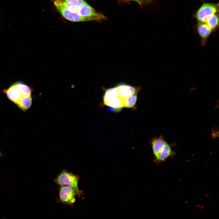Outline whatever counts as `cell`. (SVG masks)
I'll use <instances>...</instances> for the list:
<instances>
[{
  "mask_svg": "<svg viewBox=\"0 0 219 219\" xmlns=\"http://www.w3.org/2000/svg\"><path fill=\"white\" fill-rule=\"evenodd\" d=\"M14 84L19 90L23 96L31 95V90L27 85L21 82H17Z\"/></svg>",
  "mask_w": 219,
  "mask_h": 219,
  "instance_id": "14",
  "label": "cell"
},
{
  "mask_svg": "<svg viewBox=\"0 0 219 219\" xmlns=\"http://www.w3.org/2000/svg\"><path fill=\"white\" fill-rule=\"evenodd\" d=\"M218 5L204 3L197 11L196 16L198 23H204L210 16L218 12Z\"/></svg>",
  "mask_w": 219,
  "mask_h": 219,
  "instance_id": "2",
  "label": "cell"
},
{
  "mask_svg": "<svg viewBox=\"0 0 219 219\" xmlns=\"http://www.w3.org/2000/svg\"><path fill=\"white\" fill-rule=\"evenodd\" d=\"M116 87L119 92L120 97L122 99L137 93L138 91V89L134 87L125 84H119Z\"/></svg>",
  "mask_w": 219,
  "mask_h": 219,
  "instance_id": "9",
  "label": "cell"
},
{
  "mask_svg": "<svg viewBox=\"0 0 219 219\" xmlns=\"http://www.w3.org/2000/svg\"><path fill=\"white\" fill-rule=\"evenodd\" d=\"M218 16L217 13L214 14L210 17L204 23L207 26L213 31L218 24Z\"/></svg>",
  "mask_w": 219,
  "mask_h": 219,
  "instance_id": "15",
  "label": "cell"
},
{
  "mask_svg": "<svg viewBox=\"0 0 219 219\" xmlns=\"http://www.w3.org/2000/svg\"><path fill=\"white\" fill-rule=\"evenodd\" d=\"M137 98V93L123 99V107L131 108L134 107Z\"/></svg>",
  "mask_w": 219,
  "mask_h": 219,
  "instance_id": "13",
  "label": "cell"
},
{
  "mask_svg": "<svg viewBox=\"0 0 219 219\" xmlns=\"http://www.w3.org/2000/svg\"><path fill=\"white\" fill-rule=\"evenodd\" d=\"M76 195L80 196L75 189L69 186H61L60 189L59 199L64 204L73 205L75 202Z\"/></svg>",
  "mask_w": 219,
  "mask_h": 219,
  "instance_id": "4",
  "label": "cell"
},
{
  "mask_svg": "<svg viewBox=\"0 0 219 219\" xmlns=\"http://www.w3.org/2000/svg\"></svg>",
  "mask_w": 219,
  "mask_h": 219,
  "instance_id": "18",
  "label": "cell"
},
{
  "mask_svg": "<svg viewBox=\"0 0 219 219\" xmlns=\"http://www.w3.org/2000/svg\"><path fill=\"white\" fill-rule=\"evenodd\" d=\"M76 12L90 21H100L106 19L103 14L96 11L87 2L79 7Z\"/></svg>",
  "mask_w": 219,
  "mask_h": 219,
  "instance_id": "3",
  "label": "cell"
},
{
  "mask_svg": "<svg viewBox=\"0 0 219 219\" xmlns=\"http://www.w3.org/2000/svg\"><path fill=\"white\" fill-rule=\"evenodd\" d=\"M143 3H148L151 2L152 0H142Z\"/></svg>",
  "mask_w": 219,
  "mask_h": 219,
  "instance_id": "17",
  "label": "cell"
},
{
  "mask_svg": "<svg viewBox=\"0 0 219 219\" xmlns=\"http://www.w3.org/2000/svg\"><path fill=\"white\" fill-rule=\"evenodd\" d=\"M53 2L75 12L87 2L85 0H54Z\"/></svg>",
  "mask_w": 219,
  "mask_h": 219,
  "instance_id": "7",
  "label": "cell"
},
{
  "mask_svg": "<svg viewBox=\"0 0 219 219\" xmlns=\"http://www.w3.org/2000/svg\"><path fill=\"white\" fill-rule=\"evenodd\" d=\"M166 141L163 137L161 135L152 140L151 143L155 158L158 156Z\"/></svg>",
  "mask_w": 219,
  "mask_h": 219,
  "instance_id": "11",
  "label": "cell"
},
{
  "mask_svg": "<svg viewBox=\"0 0 219 219\" xmlns=\"http://www.w3.org/2000/svg\"><path fill=\"white\" fill-rule=\"evenodd\" d=\"M32 103L31 95L23 96L16 104L21 109L25 111L31 106Z\"/></svg>",
  "mask_w": 219,
  "mask_h": 219,
  "instance_id": "12",
  "label": "cell"
},
{
  "mask_svg": "<svg viewBox=\"0 0 219 219\" xmlns=\"http://www.w3.org/2000/svg\"><path fill=\"white\" fill-rule=\"evenodd\" d=\"M172 144L166 141L159 153L155 158L156 161L158 163L163 162L168 158L174 156L176 153L172 148Z\"/></svg>",
  "mask_w": 219,
  "mask_h": 219,
  "instance_id": "6",
  "label": "cell"
},
{
  "mask_svg": "<svg viewBox=\"0 0 219 219\" xmlns=\"http://www.w3.org/2000/svg\"><path fill=\"white\" fill-rule=\"evenodd\" d=\"M8 98L16 104L19 102L23 95L13 84L5 90Z\"/></svg>",
  "mask_w": 219,
  "mask_h": 219,
  "instance_id": "10",
  "label": "cell"
},
{
  "mask_svg": "<svg viewBox=\"0 0 219 219\" xmlns=\"http://www.w3.org/2000/svg\"><path fill=\"white\" fill-rule=\"evenodd\" d=\"M56 9L65 19L74 22L90 21L87 18L82 16L76 12L68 9L57 3L54 2Z\"/></svg>",
  "mask_w": 219,
  "mask_h": 219,
  "instance_id": "5",
  "label": "cell"
},
{
  "mask_svg": "<svg viewBox=\"0 0 219 219\" xmlns=\"http://www.w3.org/2000/svg\"><path fill=\"white\" fill-rule=\"evenodd\" d=\"M103 102L105 105L114 108L123 107V99L119 96L105 94Z\"/></svg>",
  "mask_w": 219,
  "mask_h": 219,
  "instance_id": "8",
  "label": "cell"
},
{
  "mask_svg": "<svg viewBox=\"0 0 219 219\" xmlns=\"http://www.w3.org/2000/svg\"><path fill=\"white\" fill-rule=\"evenodd\" d=\"M79 180L78 175L64 170L58 175L54 181L56 184L61 186H66L74 188L81 195L82 192L78 189Z\"/></svg>",
  "mask_w": 219,
  "mask_h": 219,
  "instance_id": "1",
  "label": "cell"
},
{
  "mask_svg": "<svg viewBox=\"0 0 219 219\" xmlns=\"http://www.w3.org/2000/svg\"><path fill=\"white\" fill-rule=\"evenodd\" d=\"M121 1H134L140 5H142V0H120Z\"/></svg>",
  "mask_w": 219,
  "mask_h": 219,
  "instance_id": "16",
  "label": "cell"
}]
</instances>
